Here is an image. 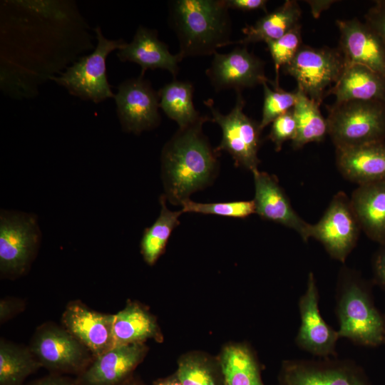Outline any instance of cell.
<instances>
[{"label": "cell", "mask_w": 385, "mask_h": 385, "mask_svg": "<svg viewBox=\"0 0 385 385\" xmlns=\"http://www.w3.org/2000/svg\"><path fill=\"white\" fill-rule=\"evenodd\" d=\"M29 385H81L77 380L53 375L36 380Z\"/></svg>", "instance_id": "38"}, {"label": "cell", "mask_w": 385, "mask_h": 385, "mask_svg": "<svg viewBox=\"0 0 385 385\" xmlns=\"http://www.w3.org/2000/svg\"><path fill=\"white\" fill-rule=\"evenodd\" d=\"M311 8L312 16L318 18L320 14L330 7L335 1H307Z\"/></svg>", "instance_id": "39"}, {"label": "cell", "mask_w": 385, "mask_h": 385, "mask_svg": "<svg viewBox=\"0 0 385 385\" xmlns=\"http://www.w3.org/2000/svg\"><path fill=\"white\" fill-rule=\"evenodd\" d=\"M29 349L41 366L53 371L81 374L88 366V349L67 330L53 325L38 329Z\"/></svg>", "instance_id": "11"}, {"label": "cell", "mask_w": 385, "mask_h": 385, "mask_svg": "<svg viewBox=\"0 0 385 385\" xmlns=\"http://www.w3.org/2000/svg\"><path fill=\"white\" fill-rule=\"evenodd\" d=\"M266 0H225L226 6L228 9L239 10L242 11H252L262 10L267 13Z\"/></svg>", "instance_id": "36"}, {"label": "cell", "mask_w": 385, "mask_h": 385, "mask_svg": "<svg viewBox=\"0 0 385 385\" xmlns=\"http://www.w3.org/2000/svg\"><path fill=\"white\" fill-rule=\"evenodd\" d=\"M267 83L262 84L264 101L262 119L260 122L262 130L277 117L293 108L297 96V89L293 91H286L279 85L270 81L274 86V89H272L268 86Z\"/></svg>", "instance_id": "31"}, {"label": "cell", "mask_w": 385, "mask_h": 385, "mask_svg": "<svg viewBox=\"0 0 385 385\" xmlns=\"http://www.w3.org/2000/svg\"><path fill=\"white\" fill-rule=\"evenodd\" d=\"M293 107L297 123V133L292 140L294 149H299L310 143H319L328 135L327 119L323 117L319 106L299 88Z\"/></svg>", "instance_id": "26"}, {"label": "cell", "mask_w": 385, "mask_h": 385, "mask_svg": "<svg viewBox=\"0 0 385 385\" xmlns=\"http://www.w3.org/2000/svg\"><path fill=\"white\" fill-rule=\"evenodd\" d=\"M225 385H226V384H225Z\"/></svg>", "instance_id": "44"}, {"label": "cell", "mask_w": 385, "mask_h": 385, "mask_svg": "<svg viewBox=\"0 0 385 385\" xmlns=\"http://www.w3.org/2000/svg\"><path fill=\"white\" fill-rule=\"evenodd\" d=\"M361 230L350 197L339 191L332 198L319 220L310 224L309 235V238L319 242L332 258L344 262L356 246Z\"/></svg>", "instance_id": "9"}, {"label": "cell", "mask_w": 385, "mask_h": 385, "mask_svg": "<svg viewBox=\"0 0 385 385\" xmlns=\"http://www.w3.org/2000/svg\"><path fill=\"white\" fill-rule=\"evenodd\" d=\"M337 314L339 337L369 346H376L384 342V319L364 284L349 270L341 272Z\"/></svg>", "instance_id": "3"}, {"label": "cell", "mask_w": 385, "mask_h": 385, "mask_svg": "<svg viewBox=\"0 0 385 385\" xmlns=\"http://www.w3.org/2000/svg\"><path fill=\"white\" fill-rule=\"evenodd\" d=\"M205 73L217 92L227 89L242 92L270 81L265 74V62L245 46L226 53H215Z\"/></svg>", "instance_id": "12"}, {"label": "cell", "mask_w": 385, "mask_h": 385, "mask_svg": "<svg viewBox=\"0 0 385 385\" xmlns=\"http://www.w3.org/2000/svg\"><path fill=\"white\" fill-rule=\"evenodd\" d=\"M339 48L346 63L363 65L385 78V46L376 33L357 19L336 21Z\"/></svg>", "instance_id": "16"}, {"label": "cell", "mask_w": 385, "mask_h": 385, "mask_svg": "<svg viewBox=\"0 0 385 385\" xmlns=\"http://www.w3.org/2000/svg\"><path fill=\"white\" fill-rule=\"evenodd\" d=\"M114 98L117 114L125 132L139 135L160 124L158 93L143 75L121 83Z\"/></svg>", "instance_id": "10"}, {"label": "cell", "mask_w": 385, "mask_h": 385, "mask_svg": "<svg viewBox=\"0 0 385 385\" xmlns=\"http://www.w3.org/2000/svg\"><path fill=\"white\" fill-rule=\"evenodd\" d=\"M181 206L183 213L195 212L235 218H245L255 213L253 200L202 203L188 199L183 202Z\"/></svg>", "instance_id": "32"}, {"label": "cell", "mask_w": 385, "mask_h": 385, "mask_svg": "<svg viewBox=\"0 0 385 385\" xmlns=\"http://www.w3.org/2000/svg\"><path fill=\"white\" fill-rule=\"evenodd\" d=\"M145 350L143 343L113 346L96 357L78 381L81 385H120L142 361Z\"/></svg>", "instance_id": "18"}, {"label": "cell", "mask_w": 385, "mask_h": 385, "mask_svg": "<svg viewBox=\"0 0 385 385\" xmlns=\"http://www.w3.org/2000/svg\"><path fill=\"white\" fill-rule=\"evenodd\" d=\"M117 56L121 61L133 62L141 67V75L148 70L164 69L175 76L178 63L183 58L171 53L167 45L161 41L158 31L139 26L133 40L118 50Z\"/></svg>", "instance_id": "20"}, {"label": "cell", "mask_w": 385, "mask_h": 385, "mask_svg": "<svg viewBox=\"0 0 385 385\" xmlns=\"http://www.w3.org/2000/svg\"><path fill=\"white\" fill-rule=\"evenodd\" d=\"M384 342H385V319H384Z\"/></svg>", "instance_id": "43"}, {"label": "cell", "mask_w": 385, "mask_h": 385, "mask_svg": "<svg viewBox=\"0 0 385 385\" xmlns=\"http://www.w3.org/2000/svg\"><path fill=\"white\" fill-rule=\"evenodd\" d=\"M176 374L182 385H225L222 371L207 359L188 355L180 359Z\"/></svg>", "instance_id": "30"}, {"label": "cell", "mask_w": 385, "mask_h": 385, "mask_svg": "<svg viewBox=\"0 0 385 385\" xmlns=\"http://www.w3.org/2000/svg\"><path fill=\"white\" fill-rule=\"evenodd\" d=\"M296 133L297 123L292 108L272 121L268 138L274 144L276 151L279 152L283 143L292 140Z\"/></svg>", "instance_id": "34"}, {"label": "cell", "mask_w": 385, "mask_h": 385, "mask_svg": "<svg viewBox=\"0 0 385 385\" xmlns=\"http://www.w3.org/2000/svg\"><path fill=\"white\" fill-rule=\"evenodd\" d=\"M120 385H143L141 382L134 379H128L125 381H124Z\"/></svg>", "instance_id": "42"}, {"label": "cell", "mask_w": 385, "mask_h": 385, "mask_svg": "<svg viewBox=\"0 0 385 385\" xmlns=\"http://www.w3.org/2000/svg\"><path fill=\"white\" fill-rule=\"evenodd\" d=\"M158 336L159 330L155 319L137 304H129L114 314L113 346L143 343L148 339Z\"/></svg>", "instance_id": "24"}, {"label": "cell", "mask_w": 385, "mask_h": 385, "mask_svg": "<svg viewBox=\"0 0 385 385\" xmlns=\"http://www.w3.org/2000/svg\"><path fill=\"white\" fill-rule=\"evenodd\" d=\"M252 175L255 213L263 220L294 230L304 242H307L309 239L310 224L294 210L277 178L259 170L253 171Z\"/></svg>", "instance_id": "15"}, {"label": "cell", "mask_w": 385, "mask_h": 385, "mask_svg": "<svg viewBox=\"0 0 385 385\" xmlns=\"http://www.w3.org/2000/svg\"><path fill=\"white\" fill-rule=\"evenodd\" d=\"M160 212L155 221L144 229L140 240V251L144 260L150 265L155 263L163 253L173 230L180 225L182 210L171 211L166 205V197L160 196Z\"/></svg>", "instance_id": "28"}, {"label": "cell", "mask_w": 385, "mask_h": 385, "mask_svg": "<svg viewBox=\"0 0 385 385\" xmlns=\"http://www.w3.org/2000/svg\"><path fill=\"white\" fill-rule=\"evenodd\" d=\"M341 175L358 185L385 180V140L347 148H336Z\"/></svg>", "instance_id": "19"}, {"label": "cell", "mask_w": 385, "mask_h": 385, "mask_svg": "<svg viewBox=\"0 0 385 385\" xmlns=\"http://www.w3.org/2000/svg\"><path fill=\"white\" fill-rule=\"evenodd\" d=\"M153 385H182L176 372L165 379L156 381Z\"/></svg>", "instance_id": "41"}, {"label": "cell", "mask_w": 385, "mask_h": 385, "mask_svg": "<svg viewBox=\"0 0 385 385\" xmlns=\"http://www.w3.org/2000/svg\"><path fill=\"white\" fill-rule=\"evenodd\" d=\"M40 366L30 349L1 341L0 385H21Z\"/></svg>", "instance_id": "29"}, {"label": "cell", "mask_w": 385, "mask_h": 385, "mask_svg": "<svg viewBox=\"0 0 385 385\" xmlns=\"http://www.w3.org/2000/svg\"><path fill=\"white\" fill-rule=\"evenodd\" d=\"M41 238L35 214L1 210L0 212V271L18 276L33 260Z\"/></svg>", "instance_id": "8"}, {"label": "cell", "mask_w": 385, "mask_h": 385, "mask_svg": "<svg viewBox=\"0 0 385 385\" xmlns=\"http://www.w3.org/2000/svg\"><path fill=\"white\" fill-rule=\"evenodd\" d=\"M336 103L378 101L385 103V78L358 63H346L337 82L327 91Z\"/></svg>", "instance_id": "21"}, {"label": "cell", "mask_w": 385, "mask_h": 385, "mask_svg": "<svg viewBox=\"0 0 385 385\" xmlns=\"http://www.w3.org/2000/svg\"><path fill=\"white\" fill-rule=\"evenodd\" d=\"M114 315L93 311L79 302H72L62 317L67 330L96 357L113 347Z\"/></svg>", "instance_id": "17"}, {"label": "cell", "mask_w": 385, "mask_h": 385, "mask_svg": "<svg viewBox=\"0 0 385 385\" xmlns=\"http://www.w3.org/2000/svg\"><path fill=\"white\" fill-rule=\"evenodd\" d=\"M328 135L335 148L385 140V103L349 101L327 106Z\"/></svg>", "instance_id": "4"}, {"label": "cell", "mask_w": 385, "mask_h": 385, "mask_svg": "<svg viewBox=\"0 0 385 385\" xmlns=\"http://www.w3.org/2000/svg\"><path fill=\"white\" fill-rule=\"evenodd\" d=\"M211 118L202 115L196 123L177 132L161 153L163 195L173 205H181L195 192L210 185L219 169L218 153L202 132Z\"/></svg>", "instance_id": "1"}, {"label": "cell", "mask_w": 385, "mask_h": 385, "mask_svg": "<svg viewBox=\"0 0 385 385\" xmlns=\"http://www.w3.org/2000/svg\"><path fill=\"white\" fill-rule=\"evenodd\" d=\"M302 10L294 0H287L274 11L267 13L254 24L242 29L244 37L234 43H248L276 40L299 24Z\"/></svg>", "instance_id": "23"}, {"label": "cell", "mask_w": 385, "mask_h": 385, "mask_svg": "<svg viewBox=\"0 0 385 385\" xmlns=\"http://www.w3.org/2000/svg\"><path fill=\"white\" fill-rule=\"evenodd\" d=\"M15 304L13 302L3 299L0 303V319L4 322L8 319L15 311Z\"/></svg>", "instance_id": "40"}, {"label": "cell", "mask_w": 385, "mask_h": 385, "mask_svg": "<svg viewBox=\"0 0 385 385\" xmlns=\"http://www.w3.org/2000/svg\"><path fill=\"white\" fill-rule=\"evenodd\" d=\"M272 58L275 73V83L279 85V71L294 57L302 44V26L298 24L282 37L266 43Z\"/></svg>", "instance_id": "33"}, {"label": "cell", "mask_w": 385, "mask_h": 385, "mask_svg": "<svg viewBox=\"0 0 385 385\" xmlns=\"http://www.w3.org/2000/svg\"><path fill=\"white\" fill-rule=\"evenodd\" d=\"M235 104L231 111L225 115L215 107L212 99L204 101L212 114L211 121L219 125L222 140L215 148L220 153H228L237 167L252 173L258 170L260 160L258 151L261 145L262 129L260 123L247 116L244 112L245 105L242 92H236Z\"/></svg>", "instance_id": "6"}, {"label": "cell", "mask_w": 385, "mask_h": 385, "mask_svg": "<svg viewBox=\"0 0 385 385\" xmlns=\"http://www.w3.org/2000/svg\"><path fill=\"white\" fill-rule=\"evenodd\" d=\"M367 24L379 36L385 46V0H376L364 15Z\"/></svg>", "instance_id": "35"}, {"label": "cell", "mask_w": 385, "mask_h": 385, "mask_svg": "<svg viewBox=\"0 0 385 385\" xmlns=\"http://www.w3.org/2000/svg\"><path fill=\"white\" fill-rule=\"evenodd\" d=\"M374 272L377 282L385 289V244L382 245L375 257Z\"/></svg>", "instance_id": "37"}, {"label": "cell", "mask_w": 385, "mask_h": 385, "mask_svg": "<svg viewBox=\"0 0 385 385\" xmlns=\"http://www.w3.org/2000/svg\"><path fill=\"white\" fill-rule=\"evenodd\" d=\"M346 65L339 48L302 45L293 59L284 66V70L295 79L297 88L320 105L327 91L339 80Z\"/></svg>", "instance_id": "7"}, {"label": "cell", "mask_w": 385, "mask_h": 385, "mask_svg": "<svg viewBox=\"0 0 385 385\" xmlns=\"http://www.w3.org/2000/svg\"><path fill=\"white\" fill-rule=\"evenodd\" d=\"M220 366L226 385H264L258 364L245 346L225 347L220 356Z\"/></svg>", "instance_id": "27"}, {"label": "cell", "mask_w": 385, "mask_h": 385, "mask_svg": "<svg viewBox=\"0 0 385 385\" xmlns=\"http://www.w3.org/2000/svg\"><path fill=\"white\" fill-rule=\"evenodd\" d=\"M193 91L191 82L173 80L158 92L160 108L180 128L196 123L202 116L194 106Z\"/></svg>", "instance_id": "25"}, {"label": "cell", "mask_w": 385, "mask_h": 385, "mask_svg": "<svg viewBox=\"0 0 385 385\" xmlns=\"http://www.w3.org/2000/svg\"><path fill=\"white\" fill-rule=\"evenodd\" d=\"M350 201L361 230L371 240L385 244V180L358 185Z\"/></svg>", "instance_id": "22"}, {"label": "cell", "mask_w": 385, "mask_h": 385, "mask_svg": "<svg viewBox=\"0 0 385 385\" xmlns=\"http://www.w3.org/2000/svg\"><path fill=\"white\" fill-rule=\"evenodd\" d=\"M168 5L169 25L183 59L214 54L231 43L232 21L225 0H173Z\"/></svg>", "instance_id": "2"}, {"label": "cell", "mask_w": 385, "mask_h": 385, "mask_svg": "<svg viewBox=\"0 0 385 385\" xmlns=\"http://www.w3.org/2000/svg\"><path fill=\"white\" fill-rule=\"evenodd\" d=\"M97 46L90 54L81 58L59 76L51 79L66 88L73 96L96 103L114 98L108 81L106 58L110 53L120 49L126 42L123 39L109 40L100 26L95 29Z\"/></svg>", "instance_id": "5"}, {"label": "cell", "mask_w": 385, "mask_h": 385, "mask_svg": "<svg viewBox=\"0 0 385 385\" xmlns=\"http://www.w3.org/2000/svg\"><path fill=\"white\" fill-rule=\"evenodd\" d=\"M319 291L314 275L310 272L307 288L299 300L300 327L295 342L301 349L321 358L336 355L339 336L322 318L319 308Z\"/></svg>", "instance_id": "14"}, {"label": "cell", "mask_w": 385, "mask_h": 385, "mask_svg": "<svg viewBox=\"0 0 385 385\" xmlns=\"http://www.w3.org/2000/svg\"><path fill=\"white\" fill-rule=\"evenodd\" d=\"M324 359L285 361L280 373V384L371 385L364 372L354 363Z\"/></svg>", "instance_id": "13"}, {"label": "cell", "mask_w": 385, "mask_h": 385, "mask_svg": "<svg viewBox=\"0 0 385 385\" xmlns=\"http://www.w3.org/2000/svg\"><path fill=\"white\" fill-rule=\"evenodd\" d=\"M281 385V384H280Z\"/></svg>", "instance_id": "45"}]
</instances>
